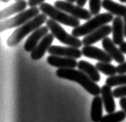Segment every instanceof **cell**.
I'll return each instance as SVG.
<instances>
[{
	"label": "cell",
	"mask_w": 126,
	"mask_h": 122,
	"mask_svg": "<svg viewBox=\"0 0 126 122\" xmlns=\"http://www.w3.org/2000/svg\"><path fill=\"white\" fill-rule=\"evenodd\" d=\"M119 104H120L121 107L122 108V110L126 113V97H121V98L120 99Z\"/></svg>",
	"instance_id": "cell-28"
},
{
	"label": "cell",
	"mask_w": 126,
	"mask_h": 122,
	"mask_svg": "<svg viewBox=\"0 0 126 122\" xmlns=\"http://www.w3.org/2000/svg\"><path fill=\"white\" fill-rule=\"evenodd\" d=\"M78 68L80 71L85 73L89 78H91L94 82H98L100 80V75H99L98 69L91 63L86 61L81 60L78 62Z\"/></svg>",
	"instance_id": "cell-18"
},
{
	"label": "cell",
	"mask_w": 126,
	"mask_h": 122,
	"mask_svg": "<svg viewBox=\"0 0 126 122\" xmlns=\"http://www.w3.org/2000/svg\"><path fill=\"white\" fill-rule=\"evenodd\" d=\"M15 1H19V0H15Z\"/></svg>",
	"instance_id": "cell-35"
},
{
	"label": "cell",
	"mask_w": 126,
	"mask_h": 122,
	"mask_svg": "<svg viewBox=\"0 0 126 122\" xmlns=\"http://www.w3.org/2000/svg\"><path fill=\"white\" fill-rule=\"evenodd\" d=\"M123 24H124V33H125V37H126V15L123 17Z\"/></svg>",
	"instance_id": "cell-31"
},
{
	"label": "cell",
	"mask_w": 126,
	"mask_h": 122,
	"mask_svg": "<svg viewBox=\"0 0 126 122\" xmlns=\"http://www.w3.org/2000/svg\"><path fill=\"white\" fill-rule=\"evenodd\" d=\"M102 46L104 51H105L112 58V59L114 60L116 62L121 64L125 62V56L123 53L121 51L119 48H118V47H116V44L110 37H106L105 38L103 39Z\"/></svg>",
	"instance_id": "cell-13"
},
{
	"label": "cell",
	"mask_w": 126,
	"mask_h": 122,
	"mask_svg": "<svg viewBox=\"0 0 126 122\" xmlns=\"http://www.w3.org/2000/svg\"><path fill=\"white\" fill-rule=\"evenodd\" d=\"M121 2H126V0H119Z\"/></svg>",
	"instance_id": "cell-34"
},
{
	"label": "cell",
	"mask_w": 126,
	"mask_h": 122,
	"mask_svg": "<svg viewBox=\"0 0 126 122\" xmlns=\"http://www.w3.org/2000/svg\"><path fill=\"white\" fill-rule=\"evenodd\" d=\"M81 52L85 57L97 60L99 62L110 63L111 61L113 60L112 58L105 51L92 45L85 46L81 49Z\"/></svg>",
	"instance_id": "cell-9"
},
{
	"label": "cell",
	"mask_w": 126,
	"mask_h": 122,
	"mask_svg": "<svg viewBox=\"0 0 126 122\" xmlns=\"http://www.w3.org/2000/svg\"><path fill=\"white\" fill-rule=\"evenodd\" d=\"M102 6L110 13L124 17L126 15V6L114 2L113 0H103Z\"/></svg>",
	"instance_id": "cell-19"
},
{
	"label": "cell",
	"mask_w": 126,
	"mask_h": 122,
	"mask_svg": "<svg viewBox=\"0 0 126 122\" xmlns=\"http://www.w3.org/2000/svg\"><path fill=\"white\" fill-rule=\"evenodd\" d=\"M1 1L2 2H5V3H6V2H8L10 0H1Z\"/></svg>",
	"instance_id": "cell-33"
},
{
	"label": "cell",
	"mask_w": 126,
	"mask_h": 122,
	"mask_svg": "<svg viewBox=\"0 0 126 122\" xmlns=\"http://www.w3.org/2000/svg\"><path fill=\"white\" fill-rule=\"evenodd\" d=\"M46 0H28V6L30 7H34L37 6L38 5H41Z\"/></svg>",
	"instance_id": "cell-27"
},
{
	"label": "cell",
	"mask_w": 126,
	"mask_h": 122,
	"mask_svg": "<svg viewBox=\"0 0 126 122\" xmlns=\"http://www.w3.org/2000/svg\"><path fill=\"white\" fill-rule=\"evenodd\" d=\"M114 20V16L110 12L100 13L95 16L93 18L89 20L85 23L74 27L71 33L77 37L86 36L99 27L110 23Z\"/></svg>",
	"instance_id": "cell-3"
},
{
	"label": "cell",
	"mask_w": 126,
	"mask_h": 122,
	"mask_svg": "<svg viewBox=\"0 0 126 122\" xmlns=\"http://www.w3.org/2000/svg\"><path fill=\"white\" fill-rule=\"evenodd\" d=\"M47 62L52 66L58 68H75L78 66V62L75 58L53 55L48 56Z\"/></svg>",
	"instance_id": "cell-14"
},
{
	"label": "cell",
	"mask_w": 126,
	"mask_h": 122,
	"mask_svg": "<svg viewBox=\"0 0 126 122\" xmlns=\"http://www.w3.org/2000/svg\"><path fill=\"white\" fill-rule=\"evenodd\" d=\"M101 94L102 99L103 101V105L105 107L106 111L110 114V113L114 112L116 109L115 102L114 100V94L111 89V86L108 85H104L101 88Z\"/></svg>",
	"instance_id": "cell-16"
},
{
	"label": "cell",
	"mask_w": 126,
	"mask_h": 122,
	"mask_svg": "<svg viewBox=\"0 0 126 122\" xmlns=\"http://www.w3.org/2000/svg\"><path fill=\"white\" fill-rule=\"evenodd\" d=\"M49 28L46 27H41L39 28H38L37 30H34V32L30 35L27 41H26L24 48L26 51L28 52H32L38 45V44L39 43V41L42 39L44 37L47 33H49Z\"/></svg>",
	"instance_id": "cell-12"
},
{
	"label": "cell",
	"mask_w": 126,
	"mask_h": 122,
	"mask_svg": "<svg viewBox=\"0 0 126 122\" xmlns=\"http://www.w3.org/2000/svg\"><path fill=\"white\" fill-rule=\"evenodd\" d=\"M56 75L61 79L73 81L80 84L87 92L93 96H99V93H101V88L96 84V82L79 69L76 70L75 68H58L56 72Z\"/></svg>",
	"instance_id": "cell-1"
},
{
	"label": "cell",
	"mask_w": 126,
	"mask_h": 122,
	"mask_svg": "<svg viewBox=\"0 0 126 122\" xmlns=\"http://www.w3.org/2000/svg\"><path fill=\"white\" fill-rule=\"evenodd\" d=\"M113 94L115 98H121L126 97V85L117 87L113 90Z\"/></svg>",
	"instance_id": "cell-25"
},
{
	"label": "cell",
	"mask_w": 126,
	"mask_h": 122,
	"mask_svg": "<svg viewBox=\"0 0 126 122\" xmlns=\"http://www.w3.org/2000/svg\"><path fill=\"white\" fill-rule=\"evenodd\" d=\"M28 6V3L24 0H19L16 1L15 3H13L10 6H8L0 12V19L4 20L8 19V17L11 16L14 14H17L19 12L25 10V9Z\"/></svg>",
	"instance_id": "cell-15"
},
{
	"label": "cell",
	"mask_w": 126,
	"mask_h": 122,
	"mask_svg": "<svg viewBox=\"0 0 126 122\" xmlns=\"http://www.w3.org/2000/svg\"><path fill=\"white\" fill-rule=\"evenodd\" d=\"M126 118V113L124 111L110 113L102 117L99 122H121Z\"/></svg>",
	"instance_id": "cell-22"
},
{
	"label": "cell",
	"mask_w": 126,
	"mask_h": 122,
	"mask_svg": "<svg viewBox=\"0 0 126 122\" xmlns=\"http://www.w3.org/2000/svg\"><path fill=\"white\" fill-rule=\"evenodd\" d=\"M54 6L79 20H89L92 17V13L90 11L82 8L81 6L73 5V3L70 2L57 0L54 2Z\"/></svg>",
	"instance_id": "cell-7"
},
{
	"label": "cell",
	"mask_w": 126,
	"mask_h": 122,
	"mask_svg": "<svg viewBox=\"0 0 126 122\" xmlns=\"http://www.w3.org/2000/svg\"><path fill=\"white\" fill-rule=\"evenodd\" d=\"M113 41L116 45H120L124 42V24L121 16L114 17L112 25Z\"/></svg>",
	"instance_id": "cell-17"
},
{
	"label": "cell",
	"mask_w": 126,
	"mask_h": 122,
	"mask_svg": "<svg viewBox=\"0 0 126 122\" xmlns=\"http://www.w3.org/2000/svg\"><path fill=\"white\" fill-rule=\"evenodd\" d=\"M46 26L50 30L51 33L57 40L64 44L67 46H71L74 47H79L83 44L82 41H81L79 37L74 36L73 34H69L59 24V23L55 20L49 19L46 21Z\"/></svg>",
	"instance_id": "cell-6"
},
{
	"label": "cell",
	"mask_w": 126,
	"mask_h": 122,
	"mask_svg": "<svg viewBox=\"0 0 126 122\" xmlns=\"http://www.w3.org/2000/svg\"><path fill=\"white\" fill-rule=\"evenodd\" d=\"M54 36L53 33H47L46 35L43 37L40 42L38 44V45L31 53V58L34 61H38L41 59L46 52L48 51L52 44L54 40Z\"/></svg>",
	"instance_id": "cell-10"
},
{
	"label": "cell",
	"mask_w": 126,
	"mask_h": 122,
	"mask_svg": "<svg viewBox=\"0 0 126 122\" xmlns=\"http://www.w3.org/2000/svg\"><path fill=\"white\" fill-rule=\"evenodd\" d=\"M48 53L53 55L63 56V57L72 58L75 59L80 58L83 55L81 51H80L78 47H74L71 46L62 47L57 45H51L49 50H48Z\"/></svg>",
	"instance_id": "cell-8"
},
{
	"label": "cell",
	"mask_w": 126,
	"mask_h": 122,
	"mask_svg": "<svg viewBox=\"0 0 126 122\" xmlns=\"http://www.w3.org/2000/svg\"><path fill=\"white\" fill-rule=\"evenodd\" d=\"M112 32V27L110 25H104L99 29L94 30L93 32L90 33L88 35L85 36L82 40V43L85 46L92 45L93 44L98 42L99 41L103 40V38L107 37Z\"/></svg>",
	"instance_id": "cell-11"
},
{
	"label": "cell",
	"mask_w": 126,
	"mask_h": 122,
	"mask_svg": "<svg viewBox=\"0 0 126 122\" xmlns=\"http://www.w3.org/2000/svg\"><path fill=\"white\" fill-rule=\"evenodd\" d=\"M46 16H47L45 13H43V12L42 13H39L31 20H29L27 23H25L22 26H20L17 29H16L7 39V45L9 47H14L18 44H20V42L28 34L32 32H34L38 28L41 27L43 23H46L47 21Z\"/></svg>",
	"instance_id": "cell-2"
},
{
	"label": "cell",
	"mask_w": 126,
	"mask_h": 122,
	"mask_svg": "<svg viewBox=\"0 0 126 122\" xmlns=\"http://www.w3.org/2000/svg\"><path fill=\"white\" fill-rule=\"evenodd\" d=\"M119 49L121 50V51L122 52L123 54H126V42H123L121 44H120Z\"/></svg>",
	"instance_id": "cell-29"
},
{
	"label": "cell",
	"mask_w": 126,
	"mask_h": 122,
	"mask_svg": "<svg viewBox=\"0 0 126 122\" xmlns=\"http://www.w3.org/2000/svg\"><path fill=\"white\" fill-rule=\"evenodd\" d=\"M117 72L118 74H125L126 73V62L121 63L117 66Z\"/></svg>",
	"instance_id": "cell-26"
},
{
	"label": "cell",
	"mask_w": 126,
	"mask_h": 122,
	"mask_svg": "<svg viewBox=\"0 0 126 122\" xmlns=\"http://www.w3.org/2000/svg\"><path fill=\"white\" fill-rule=\"evenodd\" d=\"M95 67L98 69V71L101 72L104 75L108 76H112L116 75L117 72V67L114 66L109 62H99L95 65Z\"/></svg>",
	"instance_id": "cell-21"
},
{
	"label": "cell",
	"mask_w": 126,
	"mask_h": 122,
	"mask_svg": "<svg viewBox=\"0 0 126 122\" xmlns=\"http://www.w3.org/2000/svg\"><path fill=\"white\" fill-rule=\"evenodd\" d=\"M103 99L95 96L91 104V119L93 122H99L103 117Z\"/></svg>",
	"instance_id": "cell-20"
},
{
	"label": "cell",
	"mask_w": 126,
	"mask_h": 122,
	"mask_svg": "<svg viewBox=\"0 0 126 122\" xmlns=\"http://www.w3.org/2000/svg\"><path fill=\"white\" fill-rule=\"evenodd\" d=\"M86 2H87V0H76L77 5L79 6H81V7H83L85 5Z\"/></svg>",
	"instance_id": "cell-30"
},
{
	"label": "cell",
	"mask_w": 126,
	"mask_h": 122,
	"mask_svg": "<svg viewBox=\"0 0 126 122\" xmlns=\"http://www.w3.org/2000/svg\"><path fill=\"white\" fill-rule=\"evenodd\" d=\"M40 9L37 6L31 7L28 10H24L21 12L17 13L14 17L2 20L0 23V31H5L14 27H18L27 23L34 17L38 16L40 12Z\"/></svg>",
	"instance_id": "cell-5"
},
{
	"label": "cell",
	"mask_w": 126,
	"mask_h": 122,
	"mask_svg": "<svg viewBox=\"0 0 126 122\" xmlns=\"http://www.w3.org/2000/svg\"><path fill=\"white\" fill-rule=\"evenodd\" d=\"M106 84L110 86L126 85V74H119L118 76H112L106 79Z\"/></svg>",
	"instance_id": "cell-23"
},
{
	"label": "cell",
	"mask_w": 126,
	"mask_h": 122,
	"mask_svg": "<svg viewBox=\"0 0 126 122\" xmlns=\"http://www.w3.org/2000/svg\"><path fill=\"white\" fill-rule=\"evenodd\" d=\"M102 6L101 0H89V11L93 16L99 14Z\"/></svg>",
	"instance_id": "cell-24"
},
{
	"label": "cell",
	"mask_w": 126,
	"mask_h": 122,
	"mask_svg": "<svg viewBox=\"0 0 126 122\" xmlns=\"http://www.w3.org/2000/svg\"><path fill=\"white\" fill-rule=\"evenodd\" d=\"M65 1H67V2H76V0H65Z\"/></svg>",
	"instance_id": "cell-32"
},
{
	"label": "cell",
	"mask_w": 126,
	"mask_h": 122,
	"mask_svg": "<svg viewBox=\"0 0 126 122\" xmlns=\"http://www.w3.org/2000/svg\"><path fill=\"white\" fill-rule=\"evenodd\" d=\"M39 9L43 13H45L47 16L50 17V19L55 20L59 23L72 27H79L81 23L79 19L56 8L55 6H53L50 5L49 3L43 2L40 5Z\"/></svg>",
	"instance_id": "cell-4"
}]
</instances>
